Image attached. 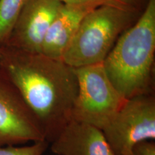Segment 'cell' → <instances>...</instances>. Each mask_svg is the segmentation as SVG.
I'll return each instance as SVG.
<instances>
[{"instance_id": "12", "label": "cell", "mask_w": 155, "mask_h": 155, "mask_svg": "<svg viewBox=\"0 0 155 155\" xmlns=\"http://www.w3.org/2000/svg\"><path fill=\"white\" fill-rule=\"evenodd\" d=\"M59 1H61L64 5H95L97 7L103 5L123 6L116 0H59Z\"/></svg>"}, {"instance_id": "13", "label": "cell", "mask_w": 155, "mask_h": 155, "mask_svg": "<svg viewBox=\"0 0 155 155\" xmlns=\"http://www.w3.org/2000/svg\"><path fill=\"white\" fill-rule=\"evenodd\" d=\"M130 155H155L154 141H146L136 144Z\"/></svg>"}, {"instance_id": "2", "label": "cell", "mask_w": 155, "mask_h": 155, "mask_svg": "<svg viewBox=\"0 0 155 155\" xmlns=\"http://www.w3.org/2000/svg\"><path fill=\"white\" fill-rule=\"evenodd\" d=\"M154 54L155 0H149L103 63L110 81L125 99L154 94Z\"/></svg>"}, {"instance_id": "15", "label": "cell", "mask_w": 155, "mask_h": 155, "mask_svg": "<svg viewBox=\"0 0 155 155\" xmlns=\"http://www.w3.org/2000/svg\"><path fill=\"white\" fill-rule=\"evenodd\" d=\"M0 57H1V48H0Z\"/></svg>"}, {"instance_id": "9", "label": "cell", "mask_w": 155, "mask_h": 155, "mask_svg": "<svg viewBox=\"0 0 155 155\" xmlns=\"http://www.w3.org/2000/svg\"><path fill=\"white\" fill-rule=\"evenodd\" d=\"M96 7H98L95 5L63 4L48 29L41 53L54 59L62 60L81 21Z\"/></svg>"}, {"instance_id": "10", "label": "cell", "mask_w": 155, "mask_h": 155, "mask_svg": "<svg viewBox=\"0 0 155 155\" xmlns=\"http://www.w3.org/2000/svg\"><path fill=\"white\" fill-rule=\"evenodd\" d=\"M28 0H0V48L5 46L19 13Z\"/></svg>"}, {"instance_id": "7", "label": "cell", "mask_w": 155, "mask_h": 155, "mask_svg": "<svg viewBox=\"0 0 155 155\" xmlns=\"http://www.w3.org/2000/svg\"><path fill=\"white\" fill-rule=\"evenodd\" d=\"M62 5L59 0H28L19 13L5 46L41 53L48 29Z\"/></svg>"}, {"instance_id": "11", "label": "cell", "mask_w": 155, "mask_h": 155, "mask_svg": "<svg viewBox=\"0 0 155 155\" xmlns=\"http://www.w3.org/2000/svg\"><path fill=\"white\" fill-rule=\"evenodd\" d=\"M49 144L48 141L43 140L32 142L28 146L0 147V155H42Z\"/></svg>"}, {"instance_id": "8", "label": "cell", "mask_w": 155, "mask_h": 155, "mask_svg": "<svg viewBox=\"0 0 155 155\" xmlns=\"http://www.w3.org/2000/svg\"><path fill=\"white\" fill-rule=\"evenodd\" d=\"M51 144L58 155H115L101 129L71 120Z\"/></svg>"}, {"instance_id": "3", "label": "cell", "mask_w": 155, "mask_h": 155, "mask_svg": "<svg viewBox=\"0 0 155 155\" xmlns=\"http://www.w3.org/2000/svg\"><path fill=\"white\" fill-rule=\"evenodd\" d=\"M142 11L124 6L103 5L81 21L62 61L74 68L104 63L121 34Z\"/></svg>"}, {"instance_id": "6", "label": "cell", "mask_w": 155, "mask_h": 155, "mask_svg": "<svg viewBox=\"0 0 155 155\" xmlns=\"http://www.w3.org/2000/svg\"><path fill=\"white\" fill-rule=\"evenodd\" d=\"M43 140L45 136L38 119L0 71V147Z\"/></svg>"}, {"instance_id": "4", "label": "cell", "mask_w": 155, "mask_h": 155, "mask_svg": "<svg viewBox=\"0 0 155 155\" xmlns=\"http://www.w3.org/2000/svg\"><path fill=\"white\" fill-rule=\"evenodd\" d=\"M78 91L71 120L102 129L123 105V98L113 86L103 63L75 68Z\"/></svg>"}, {"instance_id": "5", "label": "cell", "mask_w": 155, "mask_h": 155, "mask_svg": "<svg viewBox=\"0 0 155 155\" xmlns=\"http://www.w3.org/2000/svg\"><path fill=\"white\" fill-rule=\"evenodd\" d=\"M115 155H130L136 144L155 139L154 94L126 99L102 129Z\"/></svg>"}, {"instance_id": "1", "label": "cell", "mask_w": 155, "mask_h": 155, "mask_svg": "<svg viewBox=\"0 0 155 155\" xmlns=\"http://www.w3.org/2000/svg\"><path fill=\"white\" fill-rule=\"evenodd\" d=\"M0 48V71L18 90L50 143L71 120L78 91L75 68L42 53Z\"/></svg>"}, {"instance_id": "14", "label": "cell", "mask_w": 155, "mask_h": 155, "mask_svg": "<svg viewBox=\"0 0 155 155\" xmlns=\"http://www.w3.org/2000/svg\"><path fill=\"white\" fill-rule=\"evenodd\" d=\"M116 1L125 7L143 11L146 7L149 0H116Z\"/></svg>"}]
</instances>
